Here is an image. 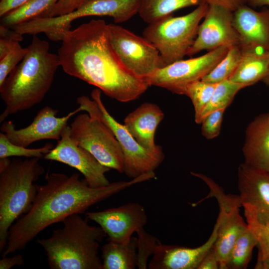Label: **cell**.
<instances>
[{"instance_id": "obj_38", "label": "cell", "mask_w": 269, "mask_h": 269, "mask_svg": "<svg viewBox=\"0 0 269 269\" xmlns=\"http://www.w3.org/2000/svg\"><path fill=\"white\" fill-rule=\"evenodd\" d=\"M31 0H0V16H4Z\"/></svg>"}, {"instance_id": "obj_7", "label": "cell", "mask_w": 269, "mask_h": 269, "mask_svg": "<svg viewBox=\"0 0 269 269\" xmlns=\"http://www.w3.org/2000/svg\"><path fill=\"white\" fill-rule=\"evenodd\" d=\"M208 6L203 2L185 15L168 16L148 24L144 29L143 37L158 50L164 66L183 59L187 55Z\"/></svg>"}, {"instance_id": "obj_6", "label": "cell", "mask_w": 269, "mask_h": 269, "mask_svg": "<svg viewBox=\"0 0 269 269\" xmlns=\"http://www.w3.org/2000/svg\"><path fill=\"white\" fill-rule=\"evenodd\" d=\"M91 97V99L85 95L80 96L76 99L77 103L82 111L100 120L112 131L124 154V172L126 175L133 179L154 172L164 158L161 146L154 150H148L141 146L125 126L109 113L101 99L100 89H94Z\"/></svg>"}, {"instance_id": "obj_16", "label": "cell", "mask_w": 269, "mask_h": 269, "mask_svg": "<svg viewBox=\"0 0 269 269\" xmlns=\"http://www.w3.org/2000/svg\"><path fill=\"white\" fill-rule=\"evenodd\" d=\"M208 5L187 56L204 50L209 51L221 46L239 45V36L233 24V11L219 5Z\"/></svg>"}, {"instance_id": "obj_25", "label": "cell", "mask_w": 269, "mask_h": 269, "mask_svg": "<svg viewBox=\"0 0 269 269\" xmlns=\"http://www.w3.org/2000/svg\"><path fill=\"white\" fill-rule=\"evenodd\" d=\"M58 0H31L1 17L0 23L9 28L34 19L48 17Z\"/></svg>"}, {"instance_id": "obj_40", "label": "cell", "mask_w": 269, "mask_h": 269, "mask_svg": "<svg viewBox=\"0 0 269 269\" xmlns=\"http://www.w3.org/2000/svg\"><path fill=\"white\" fill-rule=\"evenodd\" d=\"M18 42L15 40L0 37V60L12 51Z\"/></svg>"}, {"instance_id": "obj_43", "label": "cell", "mask_w": 269, "mask_h": 269, "mask_svg": "<svg viewBox=\"0 0 269 269\" xmlns=\"http://www.w3.org/2000/svg\"><path fill=\"white\" fill-rule=\"evenodd\" d=\"M247 2L250 6L254 7L269 6V0H247Z\"/></svg>"}, {"instance_id": "obj_5", "label": "cell", "mask_w": 269, "mask_h": 269, "mask_svg": "<svg viewBox=\"0 0 269 269\" xmlns=\"http://www.w3.org/2000/svg\"><path fill=\"white\" fill-rule=\"evenodd\" d=\"M39 158H0V252L7 244L9 231L30 209L37 192L34 184L44 174Z\"/></svg>"}, {"instance_id": "obj_13", "label": "cell", "mask_w": 269, "mask_h": 269, "mask_svg": "<svg viewBox=\"0 0 269 269\" xmlns=\"http://www.w3.org/2000/svg\"><path fill=\"white\" fill-rule=\"evenodd\" d=\"M43 158L64 163L76 169L84 176L90 187H101L110 183L105 174L111 169L102 164L90 152L77 143L70 135L68 125L56 145Z\"/></svg>"}, {"instance_id": "obj_17", "label": "cell", "mask_w": 269, "mask_h": 269, "mask_svg": "<svg viewBox=\"0 0 269 269\" xmlns=\"http://www.w3.org/2000/svg\"><path fill=\"white\" fill-rule=\"evenodd\" d=\"M238 187L242 207L259 221L269 222V172L242 163L238 170Z\"/></svg>"}, {"instance_id": "obj_10", "label": "cell", "mask_w": 269, "mask_h": 269, "mask_svg": "<svg viewBox=\"0 0 269 269\" xmlns=\"http://www.w3.org/2000/svg\"><path fill=\"white\" fill-rule=\"evenodd\" d=\"M191 174L203 180L208 186L209 193L204 199L214 197L217 201L219 208L216 221L217 236L213 247L220 269H226L227 258L233 245L248 227L240 213V208L242 207L240 198L239 195L226 194L222 187L204 174L195 172H191Z\"/></svg>"}, {"instance_id": "obj_1", "label": "cell", "mask_w": 269, "mask_h": 269, "mask_svg": "<svg viewBox=\"0 0 269 269\" xmlns=\"http://www.w3.org/2000/svg\"><path fill=\"white\" fill-rule=\"evenodd\" d=\"M58 50L67 74L96 87L121 102L138 99L149 87L122 63L115 52L104 19H92L66 32Z\"/></svg>"}, {"instance_id": "obj_35", "label": "cell", "mask_w": 269, "mask_h": 269, "mask_svg": "<svg viewBox=\"0 0 269 269\" xmlns=\"http://www.w3.org/2000/svg\"><path fill=\"white\" fill-rule=\"evenodd\" d=\"M88 0H58L53 6L48 17L69 13L82 5Z\"/></svg>"}, {"instance_id": "obj_29", "label": "cell", "mask_w": 269, "mask_h": 269, "mask_svg": "<svg viewBox=\"0 0 269 269\" xmlns=\"http://www.w3.org/2000/svg\"><path fill=\"white\" fill-rule=\"evenodd\" d=\"M53 147V145L50 143L35 148L18 145L12 143L3 133H0V158L11 156L43 158L44 155Z\"/></svg>"}, {"instance_id": "obj_39", "label": "cell", "mask_w": 269, "mask_h": 269, "mask_svg": "<svg viewBox=\"0 0 269 269\" xmlns=\"http://www.w3.org/2000/svg\"><path fill=\"white\" fill-rule=\"evenodd\" d=\"M24 263L22 255L17 254L10 257H2L0 260V269H10L15 266H21Z\"/></svg>"}, {"instance_id": "obj_30", "label": "cell", "mask_w": 269, "mask_h": 269, "mask_svg": "<svg viewBox=\"0 0 269 269\" xmlns=\"http://www.w3.org/2000/svg\"><path fill=\"white\" fill-rule=\"evenodd\" d=\"M216 84L201 80L192 83L187 87L184 95L188 96L192 102L195 122L209 103Z\"/></svg>"}, {"instance_id": "obj_27", "label": "cell", "mask_w": 269, "mask_h": 269, "mask_svg": "<svg viewBox=\"0 0 269 269\" xmlns=\"http://www.w3.org/2000/svg\"><path fill=\"white\" fill-rule=\"evenodd\" d=\"M244 88L243 85L229 79L217 83L209 103L196 123L201 124L210 113L220 109H226L231 104L237 93Z\"/></svg>"}, {"instance_id": "obj_3", "label": "cell", "mask_w": 269, "mask_h": 269, "mask_svg": "<svg viewBox=\"0 0 269 269\" xmlns=\"http://www.w3.org/2000/svg\"><path fill=\"white\" fill-rule=\"evenodd\" d=\"M27 52L0 86L5 108L0 122L39 104L51 88L58 68V54L49 52V43L33 35Z\"/></svg>"}, {"instance_id": "obj_18", "label": "cell", "mask_w": 269, "mask_h": 269, "mask_svg": "<svg viewBox=\"0 0 269 269\" xmlns=\"http://www.w3.org/2000/svg\"><path fill=\"white\" fill-rule=\"evenodd\" d=\"M233 24L242 50L269 51V8L257 11L243 5L233 12Z\"/></svg>"}, {"instance_id": "obj_4", "label": "cell", "mask_w": 269, "mask_h": 269, "mask_svg": "<svg viewBox=\"0 0 269 269\" xmlns=\"http://www.w3.org/2000/svg\"><path fill=\"white\" fill-rule=\"evenodd\" d=\"M61 228L37 243L45 253L51 269H103L98 255L100 243L107 237L100 226H91L80 214L66 218Z\"/></svg>"}, {"instance_id": "obj_11", "label": "cell", "mask_w": 269, "mask_h": 269, "mask_svg": "<svg viewBox=\"0 0 269 269\" xmlns=\"http://www.w3.org/2000/svg\"><path fill=\"white\" fill-rule=\"evenodd\" d=\"M229 48L221 46L197 57L177 61L156 69L145 80L149 86L184 95L187 87L208 74L224 57Z\"/></svg>"}, {"instance_id": "obj_26", "label": "cell", "mask_w": 269, "mask_h": 269, "mask_svg": "<svg viewBox=\"0 0 269 269\" xmlns=\"http://www.w3.org/2000/svg\"><path fill=\"white\" fill-rule=\"evenodd\" d=\"M257 244L255 236L248 226L233 245L227 258L226 269H247L252 259L253 249Z\"/></svg>"}, {"instance_id": "obj_12", "label": "cell", "mask_w": 269, "mask_h": 269, "mask_svg": "<svg viewBox=\"0 0 269 269\" xmlns=\"http://www.w3.org/2000/svg\"><path fill=\"white\" fill-rule=\"evenodd\" d=\"M108 28L115 52L134 75L145 80L156 69L164 66L158 50L144 37L116 24H108Z\"/></svg>"}, {"instance_id": "obj_33", "label": "cell", "mask_w": 269, "mask_h": 269, "mask_svg": "<svg viewBox=\"0 0 269 269\" xmlns=\"http://www.w3.org/2000/svg\"><path fill=\"white\" fill-rule=\"evenodd\" d=\"M27 52L18 42L14 49L0 60V86L11 71L23 59Z\"/></svg>"}, {"instance_id": "obj_23", "label": "cell", "mask_w": 269, "mask_h": 269, "mask_svg": "<svg viewBox=\"0 0 269 269\" xmlns=\"http://www.w3.org/2000/svg\"><path fill=\"white\" fill-rule=\"evenodd\" d=\"M137 238L125 244L110 241L101 249L103 269H134L137 267Z\"/></svg>"}, {"instance_id": "obj_37", "label": "cell", "mask_w": 269, "mask_h": 269, "mask_svg": "<svg viewBox=\"0 0 269 269\" xmlns=\"http://www.w3.org/2000/svg\"><path fill=\"white\" fill-rule=\"evenodd\" d=\"M208 5H216L226 8L232 11L246 4L247 0H203Z\"/></svg>"}, {"instance_id": "obj_20", "label": "cell", "mask_w": 269, "mask_h": 269, "mask_svg": "<svg viewBox=\"0 0 269 269\" xmlns=\"http://www.w3.org/2000/svg\"><path fill=\"white\" fill-rule=\"evenodd\" d=\"M244 162L269 172V112L255 117L247 127Z\"/></svg>"}, {"instance_id": "obj_15", "label": "cell", "mask_w": 269, "mask_h": 269, "mask_svg": "<svg viewBox=\"0 0 269 269\" xmlns=\"http://www.w3.org/2000/svg\"><path fill=\"white\" fill-rule=\"evenodd\" d=\"M80 111L82 110L79 107L66 116L58 117V111L47 106L38 112L31 124L26 127L16 129L12 121H7L2 124L0 131L12 143L25 147L40 140H58L69 120Z\"/></svg>"}, {"instance_id": "obj_8", "label": "cell", "mask_w": 269, "mask_h": 269, "mask_svg": "<svg viewBox=\"0 0 269 269\" xmlns=\"http://www.w3.org/2000/svg\"><path fill=\"white\" fill-rule=\"evenodd\" d=\"M139 0H88L76 10L64 15L36 19L35 26L51 40L61 41L76 19L88 16H108L114 22H125L138 13Z\"/></svg>"}, {"instance_id": "obj_14", "label": "cell", "mask_w": 269, "mask_h": 269, "mask_svg": "<svg viewBox=\"0 0 269 269\" xmlns=\"http://www.w3.org/2000/svg\"><path fill=\"white\" fill-rule=\"evenodd\" d=\"M87 219L96 223L104 231L108 241L127 244L133 235L147 224V215L139 203L130 202L102 211L87 212Z\"/></svg>"}, {"instance_id": "obj_9", "label": "cell", "mask_w": 269, "mask_h": 269, "mask_svg": "<svg viewBox=\"0 0 269 269\" xmlns=\"http://www.w3.org/2000/svg\"><path fill=\"white\" fill-rule=\"evenodd\" d=\"M71 137L102 164L120 173L124 171L122 148L112 131L87 113L77 115L70 124Z\"/></svg>"}, {"instance_id": "obj_22", "label": "cell", "mask_w": 269, "mask_h": 269, "mask_svg": "<svg viewBox=\"0 0 269 269\" xmlns=\"http://www.w3.org/2000/svg\"><path fill=\"white\" fill-rule=\"evenodd\" d=\"M242 52L240 62L229 80L246 87L262 81L269 72V51L246 50Z\"/></svg>"}, {"instance_id": "obj_21", "label": "cell", "mask_w": 269, "mask_h": 269, "mask_svg": "<svg viewBox=\"0 0 269 269\" xmlns=\"http://www.w3.org/2000/svg\"><path fill=\"white\" fill-rule=\"evenodd\" d=\"M164 116L157 105L144 103L126 116L123 125L141 146L154 150L159 146L155 143V133Z\"/></svg>"}, {"instance_id": "obj_34", "label": "cell", "mask_w": 269, "mask_h": 269, "mask_svg": "<svg viewBox=\"0 0 269 269\" xmlns=\"http://www.w3.org/2000/svg\"><path fill=\"white\" fill-rule=\"evenodd\" d=\"M225 110L226 108H222L214 111L202 121L201 133L206 139H211L219 135Z\"/></svg>"}, {"instance_id": "obj_36", "label": "cell", "mask_w": 269, "mask_h": 269, "mask_svg": "<svg viewBox=\"0 0 269 269\" xmlns=\"http://www.w3.org/2000/svg\"><path fill=\"white\" fill-rule=\"evenodd\" d=\"M220 269L219 263L213 247L204 256L197 269Z\"/></svg>"}, {"instance_id": "obj_28", "label": "cell", "mask_w": 269, "mask_h": 269, "mask_svg": "<svg viewBox=\"0 0 269 269\" xmlns=\"http://www.w3.org/2000/svg\"><path fill=\"white\" fill-rule=\"evenodd\" d=\"M242 56L239 45L230 47L224 57L201 80L212 84H217L228 80L236 70Z\"/></svg>"}, {"instance_id": "obj_41", "label": "cell", "mask_w": 269, "mask_h": 269, "mask_svg": "<svg viewBox=\"0 0 269 269\" xmlns=\"http://www.w3.org/2000/svg\"><path fill=\"white\" fill-rule=\"evenodd\" d=\"M9 28L3 25H0V37L9 39L18 42L23 39V35L15 30H10Z\"/></svg>"}, {"instance_id": "obj_2", "label": "cell", "mask_w": 269, "mask_h": 269, "mask_svg": "<svg viewBox=\"0 0 269 269\" xmlns=\"http://www.w3.org/2000/svg\"><path fill=\"white\" fill-rule=\"evenodd\" d=\"M151 177L149 173H146L130 181L94 188L84 179H80L77 173L69 176L58 172L47 173L45 183L38 187L30 209L10 227L2 257L24 249L48 227L62 222L73 214L85 213L91 206Z\"/></svg>"}, {"instance_id": "obj_42", "label": "cell", "mask_w": 269, "mask_h": 269, "mask_svg": "<svg viewBox=\"0 0 269 269\" xmlns=\"http://www.w3.org/2000/svg\"><path fill=\"white\" fill-rule=\"evenodd\" d=\"M255 269H269V255L260 261H257Z\"/></svg>"}, {"instance_id": "obj_31", "label": "cell", "mask_w": 269, "mask_h": 269, "mask_svg": "<svg viewBox=\"0 0 269 269\" xmlns=\"http://www.w3.org/2000/svg\"><path fill=\"white\" fill-rule=\"evenodd\" d=\"M244 215L248 228L257 241V261H260L269 255V222L259 221L253 213L246 208H244Z\"/></svg>"}, {"instance_id": "obj_19", "label": "cell", "mask_w": 269, "mask_h": 269, "mask_svg": "<svg viewBox=\"0 0 269 269\" xmlns=\"http://www.w3.org/2000/svg\"><path fill=\"white\" fill-rule=\"evenodd\" d=\"M215 223L208 240L200 246L189 248L160 243L148 264L149 269H197L207 252L214 246L217 236Z\"/></svg>"}, {"instance_id": "obj_44", "label": "cell", "mask_w": 269, "mask_h": 269, "mask_svg": "<svg viewBox=\"0 0 269 269\" xmlns=\"http://www.w3.org/2000/svg\"><path fill=\"white\" fill-rule=\"evenodd\" d=\"M262 81H263L266 85L269 86V72Z\"/></svg>"}, {"instance_id": "obj_24", "label": "cell", "mask_w": 269, "mask_h": 269, "mask_svg": "<svg viewBox=\"0 0 269 269\" xmlns=\"http://www.w3.org/2000/svg\"><path fill=\"white\" fill-rule=\"evenodd\" d=\"M138 14L146 23L150 24L172 15L181 8L198 6L203 0H139Z\"/></svg>"}, {"instance_id": "obj_32", "label": "cell", "mask_w": 269, "mask_h": 269, "mask_svg": "<svg viewBox=\"0 0 269 269\" xmlns=\"http://www.w3.org/2000/svg\"><path fill=\"white\" fill-rule=\"evenodd\" d=\"M135 233L137 236V267L139 269H145L148 268L149 257L153 255L161 242L156 237L146 232L144 228L139 229Z\"/></svg>"}]
</instances>
